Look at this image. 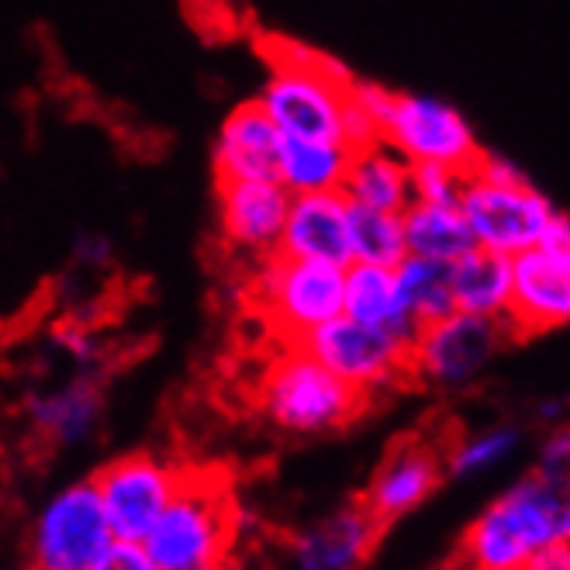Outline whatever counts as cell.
<instances>
[{
    "label": "cell",
    "instance_id": "6da1fadb",
    "mask_svg": "<svg viewBox=\"0 0 570 570\" xmlns=\"http://www.w3.org/2000/svg\"><path fill=\"white\" fill-rule=\"evenodd\" d=\"M570 543L567 488L525 474L501 491L488 509L466 525L456 567L460 570H522L535 553Z\"/></svg>",
    "mask_w": 570,
    "mask_h": 570
},
{
    "label": "cell",
    "instance_id": "7a4b0ae2",
    "mask_svg": "<svg viewBox=\"0 0 570 570\" xmlns=\"http://www.w3.org/2000/svg\"><path fill=\"white\" fill-rule=\"evenodd\" d=\"M243 515L222 471L187 466L170 505L146 532V553L159 570H218L236 560Z\"/></svg>",
    "mask_w": 570,
    "mask_h": 570
},
{
    "label": "cell",
    "instance_id": "3957f363",
    "mask_svg": "<svg viewBox=\"0 0 570 570\" xmlns=\"http://www.w3.org/2000/svg\"><path fill=\"white\" fill-rule=\"evenodd\" d=\"M266 80L256 94L259 108L271 115L281 136L340 139L353 73L340 59L301 42L271 39L266 46Z\"/></svg>",
    "mask_w": 570,
    "mask_h": 570
},
{
    "label": "cell",
    "instance_id": "277c9868",
    "mask_svg": "<svg viewBox=\"0 0 570 570\" xmlns=\"http://www.w3.org/2000/svg\"><path fill=\"white\" fill-rule=\"evenodd\" d=\"M371 401L301 343H281L256 381V412L284 435H328L353 425Z\"/></svg>",
    "mask_w": 570,
    "mask_h": 570
},
{
    "label": "cell",
    "instance_id": "5b68a950",
    "mask_svg": "<svg viewBox=\"0 0 570 570\" xmlns=\"http://www.w3.org/2000/svg\"><path fill=\"white\" fill-rule=\"evenodd\" d=\"M246 305L263 315L277 343H301L343 315V266L271 253L246 271Z\"/></svg>",
    "mask_w": 570,
    "mask_h": 570
},
{
    "label": "cell",
    "instance_id": "8992f818",
    "mask_svg": "<svg viewBox=\"0 0 570 570\" xmlns=\"http://www.w3.org/2000/svg\"><path fill=\"white\" fill-rule=\"evenodd\" d=\"M456 205L463 212L466 228H471L474 246L509 259L540 246L553 218L563 212L529 177L488 180L478 174H466Z\"/></svg>",
    "mask_w": 570,
    "mask_h": 570
},
{
    "label": "cell",
    "instance_id": "52a82bcc",
    "mask_svg": "<svg viewBox=\"0 0 570 570\" xmlns=\"http://www.w3.org/2000/svg\"><path fill=\"white\" fill-rule=\"evenodd\" d=\"M512 343L505 318L450 312L419 325L409 350V377L435 391H466Z\"/></svg>",
    "mask_w": 570,
    "mask_h": 570
},
{
    "label": "cell",
    "instance_id": "ba28073f",
    "mask_svg": "<svg viewBox=\"0 0 570 570\" xmlns=\"http://www.w3.org/2000/svg\"><path fill=\"white\" fill-rule=\"evenodd\" d=\"M318 363L374 401L401 384H409V350L412 340L377 325H363L350 315H335L301 340Z\"/></svg>",
    "mask_w": 570,
    "mask_h": 570
},
{
    "label": "cell",
    "instance_id": "9c48e42d",
    "mask_svg": "<svg viewBox=\"0 0 570 570\" xmlns=\"http://www.w3.org/2000/svg\"><path fill=\"white\" fill-rule=\"evenodd\" d=\"M381 142L412 166L440 163L453 170H471L478 153L484 149L474 125L463 118L456 105L435 94L394 90L381 125Z\"/></svg>",
    "mask_w": 570,
    "mask_h": 570
},
{
    "label": "cell",
    "instance_id": "30bf717a",
    "mask_svg": "<svg viewBox=\"0 0 570 570\" xmlns=\"http://www.w3.org/2000/svg\"><path fill=\"white\" fill-rule=\"evenodd\" d=\"M115 540L94 481H73L42 501L28 529V570H90Z\"/></svg>",
    "mask_w": 570,
    "mask_h": 570
},
{
    "label": "cell",
    "instance_id": "8fae6325",
    "mask_svg": "<svg viewBox=\"0 0 570 570\" xmlns=\"http://www.w3.org/2000/svg\"><path fill=\"white\" fill-rule=\"evenodd\" d=\"M184 474V463H174L156 453H125L100 466L90 481L115 540L142 543L153 522L177 494Z\"/></svg>",
    "mask_w": 570,
    "mask_h": 570
},
{
    "label": "cell",
    "instance_id": "7c38bea8",
    "mask_svg": "<svg viewBox=\"0 0 570 570\" xmlns=\"http://www.w3.org/2000/svg\"><path fill=\"white\" fill-rule=\"evenodd\" d=\"M512 263L505 325L512 340H529L570 322V246H532Z\"/></svg>",
    "mask_w": 570,
    "mask_h": 570
},
{
    "label": "cell",
    "instance_id": "4fadbf2b",
    "mask_svg": "<svg viewBox=\"0 0 570 570\" xmlns=\"http://www.w3.org/2000/svg\"><path fill=\"white\" fill-rule=\"evenodd\" d=\"M443 474H446L443 450L412 435V440H401L384 453L371 484L360 494V505L387 529L391 522L422 509L440 491Z\"/></svg>",
    "mask_w": 570,
    "mask_h": 570
},
{
    "label": "cell",
    "instance_id": "5bb4252c",
    "mask_svg": "<svg viewBox=\"0 0 570 570\" xmlns=\"http://www.w3.org/2000/svg\"><path fill=\"white\" fill-rule=\"evenodd\" d=\"M291 194L271 180H218V236L232 256L256 263L277 253Z\"/></svg>",
    "mask_w": 570,
    "mask_h": 570
},
{
    "label": "cell",
    "instance_id": "9a60e30c",
    "mask_svg": "<svg viewBox=\"0 0 570 570\" xmlns=\"http://www.w3.org/2000/svg\"><path fill=\"white\" fill-rule=\"evenodd\" d=\"M384 525L360 501L332 512L287 540L294 570H363L371 560Z\"/></svg>",
    "mask_w": 570,
    "mask_h": 570
},
{
    "label": "cell",
    "instance_id": "2e32d148",
    "mask_svg": "<svg viewBox=\"0 0 570 570\" xmlns=\"http://www.w3.org/2000/svg\"><path fill=\"white\" fill-rule=\"evenodd\" d=\"M281 131L259 108V100H243L232 108L212 142L215 180H271L277 170Z\"/></svg>",
    "mask_w": 570,
    "mask_h": 570
},
{
    "label": "cell",
    "instance_id": "e0dca14e",
    "mask_svg": "<svg viewBox=\"0 0 570 570\" xmlns=\"http://www.w3.org/2000/svg\"><path fill=\"white\" fill-rule=\"evenodd\" d=\"M277 253L297 259L350 263V200L343 190L291 194Z\"/></svg>",
    "mask_w": 570,
    "mask_h": 570
},
{
    "label": "cell",
    "instance_id": "ac0fdd59",
    "mask_svg": "<svg viewBox=\"0 0 570 570\" xmlns=\"http://www.w3.org/2000/svg\"><path fill=\"white\" fill-rule=\"evenodd\" d=\"M105 415V391H100L94 371H80L59 387L36 391L28 397V422L52 446H80L100 425Z\"/></svg>",
    "mask_w": 570,
    "mask_h": 570
},
{
    "label": "cell",
    "instance_id": "d6986e66",
    "mask_svg": "<svg viewBox=\"0 0 570 570\" xmlns=\"http://www.w3.org/2000/svg\"><path fill=\"white\" fill-rule=\"evenodd\" d=\"M340 190L356 208L401 215L412 205V163L381 139L356 146Z\"/></svg>",
    "mask_w": 570,
    "mask_h": 570
},
{
    "label": "cell",
    "instance_id": "ffe728a7",
    "mask_svg": "<svg viewBox=\"0 0 570 570\" xmlns=\"http://www.w3.org/2000/svg\"><path fill=\"white\" fill-rule=\"evenodd\" d=\"M343 315L363 325L397 332V335H405V340H412L419 332V322L405 305L394 266H384V263L343 266Z\"/></svg>",
    "mask_w": 570,
    "mask_h": 570
},
{
    "label": "cell",
    "instance_id": "44dd1931",
    "mask_svg": "<svg viewBox=\"0 0 570 570\" xmlns=\"http://www.w3.org/2000/svg\"><path fill=\"white\" fill-rule=\"evenodd\" d=\"M353 149L340 139H301L281 136L274 180L287 194H325L340 190Z\"/></svg>",
    "mask_w": 570,
    "mask_h": 570
},
{
    "label": "cell",
    "instance_id": "7402d4cb",
    "mask_svg": "<svg viewBox=\"0 0 570 570\" xmlns=\"http://www.w3.org/2000/svg\"><path fill=\"white\" fill-rule=\"evenodd\" d=\"M509 284H512L509 256H498V253L474 246L450 263L453 312L481 315V318H505Z\"/></svg>",
    "mask_w": 570,
    "mask_h": 570
},
{
    "label": "cell",
    "instance_id": "603a6c76",
    "mask_svg": "<svg viewBox=\"0 0 570 570\" xmlns=\"http://www.w3.org/2000/svg\"><path fill=\"white\" fill-rule=\"evenodd\" d=\"M401 232H405V253H412V256L453 263L466 249H474L471 228L463 222L460 205L412 200V205L401 212Z\"/></svg>",
    "mask_w": 570,
    "mask_h": 570
},
{
    "label": "cell",
    "instance_id": "cb8c5ba5",
    "mask_svg": "<svg viewBox=\"0 0 570 570\" xmlns=\"http://www.w3.org/2000/svg\"><path fill=\"white\" fill-rule=\"evenodd\" d=\"M525 432L512 422H498L478 432H466L463 440H456L450 450H443L446 474L460 481H474L501 471L505 463H512L522 450Z\"/></svg>",
    "mask_w": 570,
    "mask_h": 570
},
{
    "label": "cell",
    "instance_id": "d4e9b609",
    "mask_svg": "<svg viewBox=\"0 0 570 570\" xmlns=\"http://www.w3.org/2000/svg\"><path fill=\"white\" fill-rule=\"evenodd\" d=\"M394 274L405 294V305L415 315L419 325L435 322L453 312V294H450V263L446 259H429L405 253L394 263Z\"/></svg>",
    "mask_w": 570,
    "mask_h": 570
},
{
    "label": "cell",
    "instance_id": "484cf974",
    "mask_svg": "<svg viewBox=\"0 0 570 570\" xmlns=\"http://www.w3.org/2000/svg\"><path fill=\"white\" fill-rule=\"evenodd\" d=\"M401 256H405L401 215L350 205V263L394 266Z\"/></svg>",
    "mask_w": 570,
    "mask_h": 570
},
{
    "label": "cell",
    "instance_id": "4316f807",
    "mask_svg": "<svg viewBox=\"0 0 570 570\" xmlns=\"http://www.w3.org/2000/svg\"><path fill=\"white\" fill-rule=\"evenodd\" d=\"M466 174L440 163L412 166V200H432V205H456Z\"/></svg>",
    "mask_w": 570,
    "mask_h": 570
},
{
    "label": "cell",
    "instance_id": "83f0119b",
    "mask_svg": "<svg viewBox=\"0 0 570 570\" xmlns=\"http://www.w3.org/2000/svg\"><path fill=\"white\" fill-rule=\"evenodd\" d=\"M543 481L567 488V474H570V440H567V429H553L547 435V443L540 446V456H535V471Z\"/></svg>",
    "mask_w": 570,
    "mask_h": 570
},
{
    "label": "cell",
    "instance_id": "f1b7e54d",
    "mask_svg": "<svg viewBox=\"0 0 570 570\" xmlns=\"http://www.w3.org/2000/svg\"><path fill=\"white\" fill-rule=\"evenodd\" d=\"M90 570H159V567L153 563V557L146 553L142 543L111 540L108 550L90 563Z\"/></svg>",
    "mask_w": 570,
    "mask_h": 570
},
{
    "label": "cell",
    "instance_id": "f546056e",
    "mask_svg": "<svg viewBox=\"0 0 570 570\" xmlns=\"http://www.w3.org/2000/svg\"><path fill=\"white\" fill-rule=\"evenodd\" d=\"M73 259L80 266H87V271H108L111 259H115L111 236H105V232H97V228L77 232V239H73Z\"/></svg>",
    "mask_w": 570,
    "mask_h": 570
},
{
    "label": "cell",
    "instance_id": "4dcf8cb0",
    "mask_svg": "<svg viewBox=\"0 0 570 570\" xmlns=\"http://www.w3.org/2000/svg\"><path fill=\"white\" fill-rule=\"evenodd\" d=\"M56 343L66 356L80 363V371H94L100 360V346L90 335V328H83V325H62L56 332Z\"/></svg>",
    "mask_w": 570,
    "mask_h": 570
},
{
    "label": "cell",
    "instance_id": "1f68e13d",
    "mask_svg": "<svg viewBox=\"0 0 570 570\" xmlns=\"http://www.w3.org/2000/svg\"><path fill=\"white\" fill-rule=\"evenodd\" d=\"M522 570H570V543H557L535 553Z\"/></svg>",
    "mask_w": 570,
    "mask_h": 570
},
{
    "label": "cell",
    "instance_id": "d6a6232c",
    "mask_svg": "<svg viewBox=\"0 0 570 570\" xmlns=\"http://www.w3.org/2000/svg\"><path fill=\"white\" fill-rule=\"evenodd\" d=\"M218 570H246V567H243L239 560H228V563H225V567H218Z\"/></svg>",
    "mask_w": 570,
    "mask_h": 570
}]
</instances>
